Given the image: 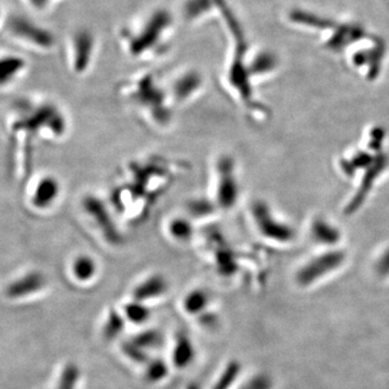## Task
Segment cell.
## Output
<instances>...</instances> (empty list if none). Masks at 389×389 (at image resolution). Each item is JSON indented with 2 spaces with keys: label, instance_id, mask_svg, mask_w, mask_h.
Listing matches in <instances>:
<instances>
[{
  "label": "cell",
  "instance_id": "22",
  "mask_svg": "<svg viewBox=\"0 0 389 389\" xmlns=\"http://www.w3.org/2000/svg\"><path fill=\"white\" fill-rule=\"evenodd\" d=\"M23 68H24V62L21 58H1L0 60V85L11 83Z\"/></svg>",
  "mask_w": 389,
  "mask_h": 389
},
{
  "label": "cell",
  "instance_id": "25",
  "mask_svg": "<svg viewBox=\"0 0 389 389\" xmlns=\"http://www.w3.org/2000/svg\"><path fill=\"white\" fill-rule=\"evenodd\" d=\"M236 389H273V380L267 374H256Z\"/></svg>",
  "mask_w": 389,
  "mask_h": 389
},
{
  "label": "cell",
  "instance_id": "8",
  "mask_svg": "<svg viewBox=\"0 0 389 389\" xmlns=\"http://www.w3.org/2000/svg\"><path fill=\"white\" fill-rule=\"evenodd\" d=\"M343 256L340 253H332L315 259L298 274L299 284L307 286L318 281L320 278L332 273L342 264Z\"/></svg>",
  "mask_w": 389,
  "mask_h": 389
},
{
  "label": "cell",
  "instance_id": "1",
  "mask_svg": "<svg viewBox=\"0 0 389 389\" xmlns=\"http://www.w3.org/2000/svg\"><path fill=\"white\" fill-rule=\"evenodd\" d=\"M175 33V18L170 10H147L120 27L118 41L133 58H148L166 53Z\"/></svg>",
  "mask_w": 389,
  "mask_h": 389
},
{
  "label": "cell",
  "instance_id": "20",
  "mask_svg": "<svg viewBox=\"0 0 389 389\" xmlns=\"http://www.w3.org/2000/svg\"><path fill=\"white\" fill-rule=\"evenodd\" d=\"M170 368L168 363L162 359H150L144 365V378L150 384H158L168 378Z\"/></svg>",
  "mask_w": 389,
  "mask_h": 389
},
{
  "label": "cell",
  "instance_id": "12",
  "mask_svg": "<svg viewBox=\"0 0 389 389\" xmlns=\"http://www.w3.org/2000/svg\"><path fill=\"white\" fill-rule=\"evenodd\" d=\"M202 74L197 71L190 70L182 73L172 83V94L177 101L183 102L190 99L202 87Z\"/></svg>",
  "mask_w": 389,
  "mask_h": 389
},
{
  "label": "cell",
  "instance_id": "27",
  "mask_svg": "<svg viewBox=\"0 0 389 389\" xmlns=\"http://www.w3.org/2000/svg\"><path fill=\"white\" fill-rule=\"evenodd\" d=\"M186 389H202V387H200V385L197 384V383H190V384L186 387Z\"/></svg>",
  "mask_w": 389,
  "mask_h": 389
},
{
  "label": "cell",
  "instance_id": "21",
  "mask_svg": "<svg viewBox=\"0 0 389 389\" xmlns=\"http://www.w3.org/2000/svg\"><path fill=\"white\" fill-rule=\"evenodd\" d=\"M130 341H133L138 346L150 353V351L160 348L164 343V336L159 330L147 329L135 334Z\"/></svg>",
  "mask_w": 389,
  "mask_h": 389
},
{
  "label": "cell",
  "instance_id": "23",
  "mask_svg": "<svg viewBox=\"0 0 389 389\" xmlns=\"http://www.w3.org/2000/svg\"><path fill=\"white\" fill-rule=\"evenodd\" d=\"M121 353L128 361L137 365H145L150 359V353L130 340L121 345Z\"/></svg>",
  "mask_w": 389,
  "mask_h": 389
},
{
  "label": "cell",
  "instance_id": "10",
  "mask_svg": "<svg viewBox=\"0 0 389 389\" xmlns=\"http://www.w3.org/2000/svg\"><path fill=\"white\" fill-rule=\"evenodd\" d=\"M169 284L166 278L159 274L150 276L142 280L133 291V300L142 303H148L160 299L167 294Z\"/></svg>",
  "mask_w": 389,
  "mask_h": 389
},
{
  "label": "cell",
  "instance_id": "14",
  "mask_svg": "<svg viewBox=\"0 0 389 389\" xmlns=\"http://www.w3.org/2000/svg\"><path fill=\"white\" fill-rule=\"evenodd\" d=\"M210 296L202 289H194L186 294L183 300V308L188 315L198 316L208 311Z\"/></svg>",
  "mask_w": 389,
  "mask_h": 389
},
{
  "label": "cell",
  "instance_id": "11",
  "mask_svg": "<svg viewBox=\"0 0 389 389\" xmlns=\"http://www.w3.org/2000/svg\"><path fill=\"white\" fill-rule=\"evenodd\" d=\"M61 185L53 177H43L39 180L31 194V204L38 210H46L56 202L60 196Z\"/></svg>",
  "mask_w": 389,
  "mask_h": 389
},
{
  "label": "cell",
  "instance_id": "6",
  "mask_svg": "<svg viewBox=\"0 0 389 389\" xmlns=\"http://www.w3.org/2000/svg\"><path fill=\"white\" fill-rule=\"evenodd\" d=\"M46 284L45 276L41 271H28L8 284L6 296L12 301L25 300L41 292Z\"/></svg>",
  "mask_w": 389,
  "mask_h": 389
},
{
  "label": "cell",
  "instance_id": "7",
  "mask_svg": "<svg viewBox=\"0 0 389 389\" xmlns=\"http://www.w3.org/2000/svg\"><path fill=\"white\" fill-rule=\"evenodd\" d=\"M223 0H184L182 18L188 24H200L210 19H219Z\"/></svg>",
  "mask_w": 389,
  "mask_h": 389
},
{
  "label": "cell",
  "instance_id": "5",
  "mask_svg": "<svg viewBox=\"0 0 389 389\" xmlns=\"http://www.w3.org/2000/svg\"><path fill=\"white\" fill-rule=\"evenodd\" d=\"M135 87L133 94L142 105L148 106L152 112L160 113L161 116H167L166 94L159 88L152 75H144L138 79Z\"/></svg>",
  "mask_w": 389,
  "mask_h": 389
},
{
  "label": "cell",
  "instance_id": "19",
  "mask_svg": "<svg viewBox=\"0 0 389 389\" xmlns=\"http://www.w3.org/2000/svg\"><path fill=\"white\" fill-rule=\"evenodd\" d=\"M242 372V363L238 361H231L222 370L219 378L210 389H232Z\"/></svg>",
  "mask_w": 389,
  "mask_h": 389
},
{
  "label": "cell",
  "instance_id": "26",
  "mask_svg": "<svg viewBox=\"0 0 389 389\" xmlns=\"http://www.w3.org/2000/svg\"><path fill=\"white\" fill-rule=\"evenodd\" d=\"M190 210L196 215H206L207 213L209 214L211 212V206L199 200V202H194Z\"/></svg>",
  "mask_w": 389,
  "mask_h": 389
},
{
  "label": "cell",
  "instance_id": "18",
  "mask_svg": "<svg viewBox=\"0 0 389 389\" xmlns=\"http://www.w3.org/2000/svg\"><path fill=\"white\" fill-rule=\"evenodd\" d=\"M81 380V371L74 363L65 365L58 373L53 389H78Z\"/></svg>",
  "mask_w": 389,
  "mask_h": 389
},
{
  "label": "cell",
  "instance_id": "9",
  "mask_svg": "<svg viewBox=\"0 0 389 389\" xmlns=\"http://www.w3.org/2000/svg\"><path fill=\"white\" fill-rule=\"evenodd\" d=\"M253 217L259 232L267 238L284 242L291 237V232L274 219L269 209L262 202H257L253 206Z\"/></svg>",
  "mask_w": 389,
  "mask_h": 389
},
{
  "label": "cell",
  "instance_id": "24",
  "mask_svg": "<svg viewBox=\"0 0 389 389\" xmlns=\"http://www.w3.org/2000/svg\"><path fill=\"white\" fill-rule=\"evenodd\" d=\"M169 233L175 239L179 242H186L194 233L192 223L184 217L172 219L169 224Z\"/></svg>",
  "mask_w": 389,
  "mask_h": 389
},
{
  "label": "cell",
  "instance_id": "4",
  "mask_svg": "<svg viewBox=\"0 0 389 389\" xmlns=\"http://www.w3.org/2000/svg\"><path fill=\"white\" fill-rule=\"evenodd\" d=\"M83 208L98 226V229L101 231L102 235L108 244L113 246L120 244L121 236L117 229L116 224L105 204L99 198L88 196L83 199Z\"/></svg>",
  "mask_w": 389,
  "mask_h": 389
},
{
  "label": "cell",
  "instance_id": "3",
  "mask_svg": "<svg viewBox=\"0 0 389 389\" xmlns=\"http://www.w3.org/2000/svg\"><path fill=\"white\" fill-rule=\"evenodd\" d=\"M70 43L73 70L77 74L88 72L95 58L99 45L95 33L88 27L77 29L72 35Z\"/></svg>",
  "mask_w": 389,
  "mask_h": 389
},
{
  "label": "cell",
  "instance_id": "13",
  "mask_svg": "<svg viewBox=\"0 0 389 389\" xmlns=\"http://www.w3.org/2000/svg\"><path fill=\"white\" fill-rule=\"evenodd\" d=\"M196 358V348L192 338L185 333H180L175 341L171 353V361L177 369L190 367Z\"/></svg>",
  "mask_w": 389,
  "mask_h": 389
},
{
  "label": "cell",
  "instance_id": "17",
  "mask_svg": "<svg viewBox=\"0 0 389 389\" xmlns=\"http://www.w3.org/2000/svg\"><path fill=\"white\" fill-rule=\"evenodd\" d=\"M123 313L125 320L130 323L142 326L148 321L152 315V311L148 307L147 303L133 300L123 306Z\"/></svg>",
  "mask_w": 389,
  "mask_h": 389
},
{
  "label": "cell",
  "instance_id": "16",
  "mask_svg": "<svg viewBox=\"0 0 389 389\" xmlns=\"http://www.w3.org/2000/svg\"><path fill=\"white\" fill-rule=\"evenodd\" d=\"M98 271L96 262L89 255H79L72 263V274L79 282H89Z\"/></svg>",
  "mask_w": 389,
  "mask_h": 389
},
{
  "label": "cell",
  "instance_id": "2",
  "mask_svg": "<svg viewBox=\"0 0 389 389\" xmlns=\"http://www.w3.org/2000/svg\"><path fill=\"white\" fill-rule=\"evenodd\" d=\"M217 204L224 210L235 207L239 198V183L236 175L235 162L229 156L219 159L217 165Z\"/></svg>",
  "mask_w": 389,
  "mask_h": 389
},
{
  "label": "cell",
  "instance_id": "15",
  "mask_svg": "<svg viewBox=\"0 0 389 389\" xmlns=\"http://www.w3.org/2000/svg\"><path fill=\"white\" fill-rule=\"evenodd\" d=\"M125 316L123 311L110 309L108 311V317L104 320L103 328H102V336L106 341H114L125 331Z\"/></svg>",
  "mask_w": 389,
  "mask_h": 389
}]
</instances>
